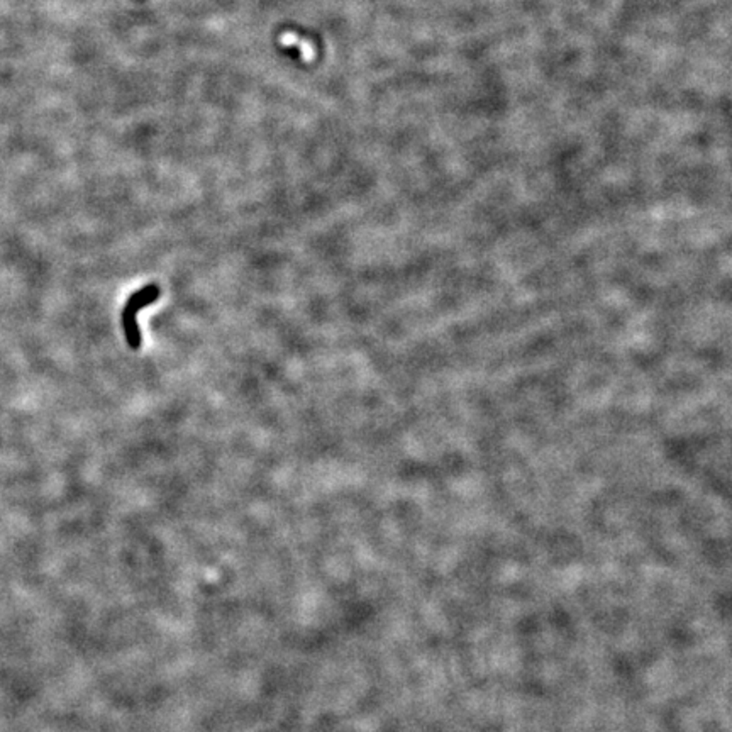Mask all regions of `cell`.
<instances>
[{"mask_svg":"<svg viewBox=\"0 0 732 732\" xmlns=\"http://www.w3.org/2000/svg\"><path fill=\"white\" fill-rule=\"evenodd\" d=\"M280 41L284 46H297V48H301L302 57L306 62H312V59H314V46H312L310 42L297 37L295 34H284V36L280 37Z\"/></svg>","mask_w":732,"mask_h":732,"instance_id":"cell-2","label":"cell"},{"mask_svg":"<svg viewBox=\"0 0 732 732\" xmlns=\"http://www.w3.org/2000/svg\"><path fill=\"white\" fill-rule=\"evenodd\" d=\"M160 294L161 290L158 284H149L146 286H143V289L136 290V292L131 294V297L127 298L121 314V323L124 336H126V342L131 349H139L141 346V329L138 325L139 310L143 309V307L155 303L158 298H160Z\"/></svg>","mask_w":732,"mask_h":732,"instance_id":"cell-1","label":"cell"}]
</instances>
